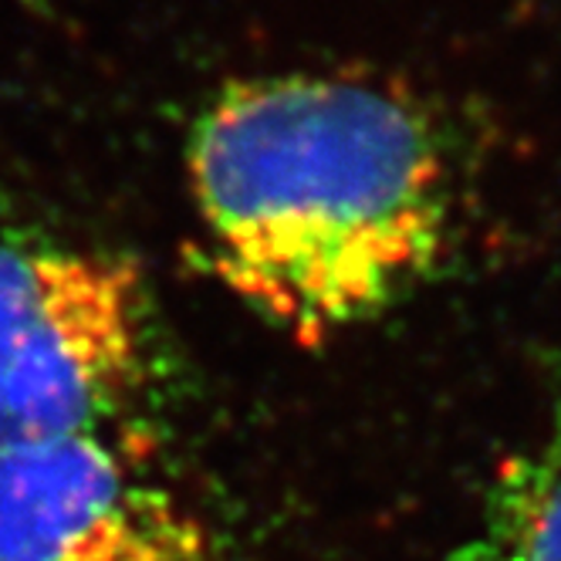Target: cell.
<instances>
[{"label":"cell","mask_w":561,"mask_h":561,"mask_svg":"<svg viewBox=\"0 0 561 561\" xmlns=\"http://www.w3.org/2000/svg\"><path fill=\"white\" fill-rule=\"evenodd\" d=\"M0 561H224L204 520L112 436L0 454Z\"/></svg>","instance_id":"cell-3"},{"label":"cell","mask_w":561,"mask_h":561,"mask_svg":"<svg viewBox=\"0 0 561 561\" xmlns=\"http://www.w3.org/2000/svg\"><path fill=\"white\" fill-rule=\"evenodd\" d=\"M149 295L105 251L0 240V454L102 433L149 379Z\"/></svg>","instance_id":"cell-2"},{"label":"cell","mask_w":561,"mask_h":561,"mask_svg":"<svg viewBox=\"0 0 561 561\" xmlns=\"http://www.w3.org/2000/svg\"><path fill=\"white\" fill-rule=\"evenodd\" d=\"M454 561H561V392L528 444L501 463Z\"/></svg>","instance_id":"cell-4"},{"label":"cell","mask_w":561,"mask_h":561,"mask_svg":"<svg viewBox=\"0 0 561 561\" xmlns=\"http://www.w3.org/2000/svg\"><path fill=\"white\" fill-rule=\"evenodd\" d=\"M183 156L210 271L295 342L376 322L447 248L444 139L386 85L314 71L227 82Z\"/></svg>","instance_id":"cell-1"}]
</instances>
